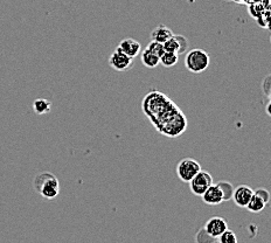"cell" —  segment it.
I'll return each mask as SVG.
<instances>
[{
  "mask_svg": "<svg viewBox=\"0 0 271 243\" xmlns=\"http://www.w3.org/2000/svg\"><path fill=\"white\" fill-rule=\"evenodd\" d=\"M204 228L211 238L217 239L224 230L228 228V226H227V221L223 217L214 216L206 222Z\"/></svg>",
  "mask_w": 271,
  "mask_h": 243,
  "instance_id": "obj_7",
  "label": "cell"
},
{
  "mask_svg": "<svg viewBox=\"0 0 271 243\" xmlns=\"http://www.w3.org/2000/svg\"><path fill=\"white\" fill-rule=\"evenodd\" d=\"M140 58H142V62L145 67L148 68H155L159 64V58L155 56L152 53H150L148 49H144L140 54Z\"/></svg>",
  "mask_w": 271,
  "mask_h": 243,
  "instance_id": "obj_15",
  "label": "cell"
},
{
  "mask_svg": "<svg viewBox=\"0 0 271 243\" xmlns=\"http://www.w3.org/2000/svg\"><path fill=\"white\" fill-rule=\"evenodd\" d=\"M171 36H173V32L171 28H168L165 25H160V26L155 27L151 33V39L153 41H158L160 43H164L167 41Z\"/></svg>",
  "mask_w": 271,
  "mask_h": 243,
  "instance_id": "obj_11",
  "label": "cell"
},
{
  "mask_svg": "<svg viewBox=\"0 0 271 243\" xmlns=\"http://www.w3.org/2000/svg\"><path fill=\"white\" fill-rule=\"evenodd\" d=\"M252 195H254V189L251 187L247 185H241L236 187V189H234L232 199L236 204V206H239L241 208H245V206L248 205Z\"/></svg>",
  "mask_w": 271,
  "mask_h": 243,
  "instance_id": "obj_8",
  "label": "cell"
},
{
  "mask_svg": "<svg viewBox=\"0 0 271 243\" xmlns=\"http://www.w3.org/2000/svg\"><path fill=\"white\" fill-rule=\"evenodd\" d=\"M219 186L221 193H222L223 201H229L232 200L233 193H234V186L229 182H219L216 183Z\"/></svg>",
  "mask_w": 271,
  "mask_h": 243,
  "instance_id": "obj_16",
  "label": "cell"
},
{
  "mask_svg": "<svg viewBox=\"0 0 271 243\" xmlns=\"http://www.w3.org/2000/svg\"><path fill=\"white\" fill-rule=\"evenodd\" d=\"M195 242L198 243H208V242H217V239L211 238V236L206 232L204 227L201 229H199V232L196 233L195 236Z\"/></svg>",
  "mask_w": 271,
  "mask_h": 243,
  "instance_id": "obj_19",
  "label": "cell"
},
{
  "mask_svg": "<svg viewBox=\"0 0 271 243\" xmlns=\"http://www.w3.org/2000/svg\"><path fill=\"white\" fill-rule=\"evenodd\" d=\"M133 60L135 59L130 58V56H127L120 49L116 48V51L112 53L110 58H109V64H110L112 69L117 71H126L133 67V63H135Z\"/></svg>",
  "mask_w": 271,
  "mask_h": 243,
  "instance_id": "obj_6",
  "label": "cell"
},
{
  "mask_svg": "<svg viewBox=\"0 0 271 243\" xmlns=\"http://www.w3.org/2000/svg\"><path fill=\"white\" fill-rule=\"evenodd\" d=\"M33 109L36 115H46L49 114L52 110V103L48 99L37 98L33 102Z\"/></svg>",
  "mask_w": 271,
  "mask_h": 243,
  "instance_id": "obj_12",
  "label": "cell"
},
{
  "mask_svg": "<svg viewBox=\"0 0 271 243\" xmlns=\"http://www.w3.org/2000/svg\"><path fill=\"white\" fill-rule=\"evenodd\" d=\"M201 170V165L193 158H183L177 165L178 178L183 182H189Z\"/></svg>",
  "mask_w": 271,
  "mask_h": 243,
  "instance_id": "obj_4",
  "label": "cell"
},
{
  "mask_svg": "<svg viewBox=\"0 0 271 243\" xmlns=\"http://www.w3.org/2000/svg\"><path fill=\"white\" fill-rule=\"evenodd\" d=\"M255 194H256L257 196H260V198L262 199V200H263L264 202H266V204H268V202H269L270 200V193L267 191V189H264V188H258L257 191H254Z\"/></svg>",
  "mask_w": 271,
  "mask_h": 243,
  "instance_id": "obj_23",
  "label": "cell"
},
{
  "mask_svg": "<svg viewBox=\"0 0 271 243\" xmlns=\"http://www.w3.org/2000/svg\"><path fill=\"white\" fill-rule=\"evenodd\" d=\"M142 110L159 133L177 138L185 132L188 122L181 109L164 92L150 91L142 102Z\"/></svg>",
  "mask_w": 271,
  "mask_h": 243,
  "instance_id": "obj_1",
  "label": "cell"
},
{
  "mask_svg": "<svg viewBox=\"0 0 271 243\" xmlns=\"http://www.w3.org/2000/svg\"><path fill=\"white\" fill-rule=\"evenodd\" d=\"M201 198L206 205L210 206H217L223 202L222 193H221L219 186L214 185V183L206 189L204 194L201 195Z\"/></svg>",
  "mask_w": 271,
  "mask_h": 243,
  "instance_id": "obj_10",
  "label": "cell"
},
{
  "mask_svg": "<svg viewBox=\"0 0 271 243\" xmlns=\"http://www.w3.org/2000/svg\"><path fill=\"white\" fill-rule=\"evenodd\" d=\"M145 49H148L150 53H152V54L158 56V58H160V56L163 55L165 52L163 43H160L158 41H153V40H152L151 42H149V45L146 46Z\"/></svg>",
  "mask_w": 271,
  "mask_h": 243,
  "instance_id": "obj_17",
  "label": "cell"
},
{
  "mask_svg": "<svg viewBox=\"0 0 271 243\" xmlns=\"http://www.w3.org/2000/svg\"><path fill=\"white\" fill-rule=\"evenodd\" d=\"M33 185L35 192L47 200H53L60 193V182L54 174L49 172L37 174L34 179Z\"/></svg>",
  "mask_w": 271,
  "mask_h": 243,
  "instance_id": "obj_2",
  "label": "cell"
},
{
  "mask_svg": "<svg viewBox=\"0 0 271 243\" xmlns=\"http://www.w3.org/2000/svg\"><path fill=\"white\" fill-rule=\"evenodd\" d=\"M117 48L123 52L124 54L130 56V58L135 59L140 54L142 45H140L139 41L132 39V37H125V39H123L120 43H118Z\"/></svg>",
  "mask_w": 271,
  "mask_h": 243,
  "instance_id": "obj_9",
  "label": "cell"
},
{
  "mask_svg": "<svg viewBox=\"0 0 271 243\" xmlns=\"http://www.w3.org/2000/svg\"><path fill=\"white\" fill-rule=\"evenodd\" d=\"M188 183L193 194L196 196H201L208 187L213 185V177L207 171L200 170Z\"/></svg>",
  "mask_w": 271,
  "mask_h": 243,
  "instance_id": "obj_5",
  "label": "cell"
},
{
  "mask_svg": "<svg viewBox=\"0 0 271 243\" xmlns=\"http://www.w3.org/2000/svg\"><path fill=\"white\" fill-rule=\"evenodd\" d=\"M210 54L204 49L194 48L185 56V67L193 74H201L210 67Z\"/></svg>",
  "mask_w": 271,
  "mask_h": 243,
  "instance_id": "obj_3",
  "label": "cell"
},
{
  "mask_svg": "<svg viewBox=\"0 0 271 243\" xmlns=\"http://www.w3.org/2000/svg\"><path fill=\"white\" fill-rule=\"evenodd\" d=\"M270 89H271V76L270 75H267V76L264 77L263 82H262V90H263L264 93H266L268 97H270Z\"/></svg>",
  "mask_w": 271,
  "mask_h": 243,
  "instance_id": "obj_22",
  "label": "cell"
},
{
  "mask_svg": "<svg viewBox=\"0 0 271 243\" xmlns=\"http://www.w3.org/2000/svg\"><path fill=\"white\" fill-rule=\"evenodd\" d=\"M267 112H268V115L271 114V112H270V102L268 103V105H267Z\"/></svg>",
  "mask_w": 271,
  "mask_h": 243,
  "instance_id": "obj_24",
  "label": "cell"
},
{
  "mask_svg": "<svg viewBox=\"0 0 271 243\" xmlns=\"http://www.w3.org/2000/svg\"><path fill=\"white\" fill-rule=\"evenodd\" d=\"M177 39L178 43H179V55L183 54V53L187 52V48H188V41L183 35H174Z\"/></svg>",
  "mask_w": 271,
  "mask_h": 243,
  "instance_id": "obj_21",
  "label": "cell"
},
{
  "mask_svg": "<svg viewBox=\"0 0 271 243\" xmlns=\"http://www.w3.org/2000/svg\"><path fill=\"white\" fill-rule=\"evenodd\" d=\"M164 49L165 52H172V53H177L178 55H179V43H178L177 39L173 36H171L170 39L167 40V41H165L164 43Z\"/></svg>",
  "mask_w": 271,
  "mask_h": 243,
  "instance_id": "obj_20",
  "label": "cell"
},
{
  "mask_svg": "<svg viewBox=\"0 0 271 243\" xmlns=\"http://www.w3.org/2000/svg\"><path fill=\"white\" fill-rule=\"evenodd\" d=\"M178 61H179V55L172 52H164V54L159 58V62L166 68H171L176 65Z\"/></svg>",
  "mask_w": 271,
  "mask_h": 243,
  "instance_id": "obj_14",
  "label": "cell"
},
{
  "mask_svg": "<svg viewBox=\"0 0 271 243\" xmlns=\"http://www.w3.org/2000/svg\"><path fill=\"white\" fill-rule=\"evenodd\" d=\"M217 241L221 243H238V238H236V234L227 228L221 235L217 238Z\"/></svg>",
  "mask_w": 271,
  "mask_h": 243,
  "instance_id": "obj_18",
  "label": "cell"
},
{
  "mask_svg": "<svg viewBox=\"0 0 271 243\" xmlns=\"http://www.w3.org/2000/svg\"><path fill=\"white\" fill-rule=\"evenodd\" d=\"M266 206H267L266 202L262 200L260 196H257L254 193V195L251 196V199L249 200L248 205L245 206V208H247L249 212H251V213H260V212H262L264 208H266Z\"/></svg>",
  "mask_w": 271,
  "mask_h": 243,
  "instance_id": "obj_13",
  "label": "cell"
}]
</instances>
